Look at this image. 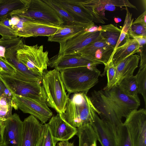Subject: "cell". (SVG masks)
<instances>
[{"label": "cell", "mask_w": 146, "mask_h": 146, "mask_svg": "<svg viewBox=\"0 0 146 146\" xmlns=\"http://www.w3.org/2000/svg\"><path fill=\"white\" fill-rule=\"evenodd\" d=\"M140 58L139 55L133 54L119 62L115 66V75L113 81L110 86L104 87L103 90H108L117 86L124 78L133 76L134 71L138 66Z\"/></svg>", "instance_id": "d6986e66"}, {"label": "cell", "mask_w": 146, "mask_h": 146, "mask_svg": "<svg viewBox=\"0 0 146 146\" xmlns=\"http://www.w3.org/2000/svg\"><path fill=\"white\" fill-rule=\"evenodd\" d=\"M106 72L107 77V84L105 87H107L111 84L113 81L115 75L116 68L112 61H111L104 68V70L103 74H101V76L104 75Z\"/></svg>", "instance_id": "8d00e7d4"}, {"label": "cell", "mask_w": 146, "mask_h": 146, "mask_svg": "<svg viewBox=\"0 0 146 146\" xmlns=\"http://www.w3.org/2000/svg\"><path fill=\"white\" fill-rule=\"evenodd\" d=\"M100 64H103L77 53L59 57L55 56L49 59L48 66L60 71L76 67L96 66Z\"/></svg>", "instance_id": "8fae6325"}, {"label": "cell", "mask_w": 146, "mask_h": 146, "mask_svg": "<svg viewBox=\"0 0 146 146\" xmlns=\"http://www.w3.org/2000/svg\"><path fill=\"white\" fill-rule=\"evenodd\" d=\"M137 42L141 47L146 44V37L139 36L134 38Z\"/></svg>", "instance_id": "b9f144b4"}, {"label": "cell", "mask_w": 146, "mask_h": 146, "mask_svg": "<svg viewBox=\"0 0 146 146\" xmlns=\"http://www.w3.org/2000/svg\"><path fill=\"white\" fill-rule=\"evenodd\" d=\"M100 35L110 45L115 48L120 35L121 30L110 24L101 26Z\"/></svg>", "instance_id": "4316f807"}, {"label": "cell", "mask_w": 146, "mask_h": 146, "mask_svg": "<svg viewBox=\"0 0 146 146\" xmlns=\"http://www.w3.org/2000/svg\"><path fill=\"white\" fill-rule=\"evenodd\" d=\"M95 25L93 22L86 23L74 22L62 25L59 26V28L54 35L48 37V41L61 44Z\"/></svg>", "instance_id": "9a60e30c"}, {"label": "cell", "mask_w": 146, "mask_h": 146, "mask_svg": "<svg viewBox=\"0 0 146 146\" xmlns=\"http://www.w3.org/2000/svg\"><path fill=\"white\" fill-rule=\"evenodd\" d=\"M59 71L65 89L69 94H87L98 83L102 74L96 66L76 67Z\"/></svg>", "instance_id": "7a4b0ae2"}, {"label": "cell", "mask_w": 146, "mask_h": 146, "mask_svg": "<svg viewBox=\"0 0 146 146\" xmlns=\"http://www.w3.org/2000/svg\"><path fill=\"white\" fill-rule=\"evenodd\" d=\"M19 13L29 20L56 26L62 25L64 23L54 10L43 0H30L27 10Z\"/></svg>", "instance_id": "52a82bcc"}, {"label": "cell", "mask_w": 146, "mask_h": 146, "mask_svg": "<svg viewBox=\"0 0 146 146\" xmlns=\"http://www.w3.org/2000/svg\"><path fill=\"white\" fill-rule=\"evenodd\" d=\"M42 82L47 105L58 113H64L69 98L66 94L60 72L54 69L45 70L42 74Z\"/></svg>", "instance_id": "3957f363"}, {"label": "cell", "mask_w": 146, "mask_h": 146, "mask_svg": "<svg viewBox=\"0 0 146 146\" xmlns=\"http://www.w3.org/2000/svg\"><path fill=\"white\" fill-rule=\"evenodd\" d=\"M57 142L53 137L47 124H42L36 146H56Z\"/></svg>", "instance_id": "f546056e"}, {"label": "cell", "mask_w": 146, "mask_h": 146, "mask_svg": "<svg viewBox=\"0 0 146 146\" xmlns=\"http://www.w3.org/2000/svg\"><path fill=\"white\" fill-rule=\"evenodd\" d=\"M79 146H97V137L90 124L77 128Z\"/></svg>", "instance_id": "d4e9b609"}, {"label": "cell", "mask_w": 146, "mask_h": 146, "mask_svg": "<svg viewBox=\"0 0 146 146\" xmlns=\"http://www.w3.org/2000/svg\"><path fill=\"white\" fill-rule=\"evenodd\" d=\"M117 146H132L127 127L123 123L117 133Z\"/></svg>", "instance_id": "d6a6232c"}, {"label": "cell", "mask_w": 146, "mask_h": 146, "mask_svg": "<svg viewBox=\"0 0 146 146\" xmlns=\"http://www.w3.org/2000/svg\"><path fill=\"white\" fill-rule=\"evenodd\" d=\"M125 9L126 10V15L123 26L121 30V32H124L127 35L131 27L133 19H132V14L129 12L127 7H125Z\"/></svg>", "instance_id": "74e56055"}, {"label": "cell", "mask_w": 146, "mask_h": 146, "mask_svg": "<svg viewBox=\"0 0 146 146\" xmlns=\"http://www.w3.org/2000/svg\"><path fill=\"white\" fill-rule=\"evenodd\" d=\"M138 86V93L141 94L146 106V68L139 70L135 75Z\"/></svg>", "instance_id": "836d02e7"}, {"label": "cell", "mask_w": 146, "mask_h": 146, "mask_svg": "<svg viewBox=\"0 0 146 146\" xmlns=\"http://www.w3.org/2000/svg\"><path fill=\"white\" fill-rule=\"evenodd\" d=\"M56 146H74V142H69L68 141H60Z\"/></svg>", "instance_id": "ee69618b"}, {"label": "cell", "mask_w": 146, "mask_h": 146, "mask_svg": "<svg viewBox=\"0 0 146 146\" xmlns=\"http://www.w3.org/2000/svg\"><path fill=\"white\" fill-rule=\"evenodd\" d=\"M139 36L146 37V25L140 23H132L126 38H134Z\"/></svg>", "instance_id": "d590c367"}, {"label": "cell", "mask_w": 146, "mask_h": 146, "mask_svg": "<svg viewBox=\"0 0 146 146\" xmlns=\"http://www.w3.org/2000/svg\"><path fill=\"white\" fill-rule=\"evenodd\" d=\"M87 94L74 93L69 98L64 112L60 114L62 119L72 127L78 128L91 124L94 121L96 114H100Z\"/></svg>", "instance_id": "6da1fadb"}, {"label": "cell", "mask_w": 146, "mask_h": 146, "mask_svg": "<svg viewBox=\"0 0 146 146\" xmlns=\"http://www.w3.org/2000/svg\"><path fill=\"white\" fill-rule=\"evenodd\" d=\"M82 4L92 15L93 22L104 24V19L108 20L105 17L103 0H82Z\"/></svg>", "instance_id": "cb8c5ba5"}, {"label": "cell", "mask_w": 146, "mask_h": 146, "mask_svg": "<svg viewBox=\"0 0 146 146\" xmlns=\"http://www.w3.org/2000/svg\"><path fill=\"white\" fill-rule=\"evenodd\" d=\"M3 122V146H21L23 123L19 115L15 113Z\"/></svg>", "instance_id": "7c38bea8"}, {"label": "cell", "mask_w": 146, "mask_h": 146, "mask_svg": "<svg viewBox=\"0 0 146 146\" xmlns=\"http://www.w3.org/2000/svg\"><path fill=\"white\" fill-rule=\"evenodd\" d=\"M16 74L15 66L6 59L0 57V75L14 76Z\"/></svg>", "instance_id": "e575fe53"}, {"label": "cell", "mask_w": 146, "mask_h": 146, "mask_svg": "<svg viewBox=\"0 0 146 146\" xmlns=\"http://www.w3.org/2000/svg\"><path fill=\"white\" fill-rule=\"evenodd\" d=\"M6 87L0 80V97L3 94Z\"/></svg>", "instance_id": "f6af8a7d"}, {"label": "cell", "mask_w": 146, "mask_h": 146, "mask_svg": "<svg viewBox=\"0 0 146 146\" xmlns=\"http://www.w3.org/2000/svg\"></svg>", "instance_id": "c3c4849f"}, {"label": "cell", "mask_w": 146, "mask_h": 146, "mask_svg": "<svg viewBox=\"0 0 146 146\" xmlns=\"http://www.w3.org/2000/svg\"><path fill=\"white\" fill-rule=\"evenodd\" d=\"M18 108L25 113L30 114L42 123H45L52 116L46 102L12 94Z\"/></svg>", "instance_id": "9c48e42d"}, {"label": "cell", "mask_w": 146, "mask_h": 146, "mask_svg": "<svg viewBox=\"0 0 146 146\" xmlns=\"http://www.w3.org/2000/svg\"><path fill=\"white\" fill-rule=\"evenodd\" d=\"M0 80L12 94L46 103V95L41 83L25 81L13 76L1 75Z\"/></svg>", "instance_id": "8992f818"}, {"label": "cell", "mask_w": 146, "mask_h": 146, "mask_svg": "<svg viewBox=\"0 0 146 146\" xmlns=\"http://www.w3.org/2000/svg\"><path fill=\"white\" fill-rule=\"evenodd\" d=\"M102 146H117V133L110 124L102 120L96 113L90 124Z\"/></svg>", "instance_id": "e0dca14e"}, {"label": "cell", "mask_w": 146, "mask_h": 146, "mask_svg": "<svg viewBox=\"0 0 146 146\" xmlns=\"http://www.w3.org/2000/svg\"><path fill=\"white\" fill-rule=\"evenodd\" d=\"M71 16L76 22L86 23L93 22L90 12L82 4V0H56Z\"/></svg>", "instance_id": "ac0fdd59"}, {"label": "cell", "mask_w": 146, "mask_h": 146, "mask_svg": "<svg viewBox=\"0 0 146 146\" xmlns=\"http://www.w3.org/2000/svg\"><path fill=\"white\" fill-rule=\"evenodd\" d=\"M140 58L139 70H142L146 68V48H144L143 46L140 48V50L139 52Z\"/></svg>", "instance_id": "f35d334b"}, {"label": "cell", "mask_w": 146, "mask_h": 146, "mask_svg": "<svg viewBox=\"0 0 146 146\" xmlns=\"http://www.w3.org/2000/svg\"><path fill=\"white\" fill-rule=\"evenodd\" d=\"M90 98L94 106L99 112L101 119L110 124L117 133L123 123L122 117L125 118L123 113L104 94L102 90L94 91Z\"/></svg>", "instance_id": "277c9868"}, {"label": "cell", "mask_w": 146, "mask_h": 146, "mask_svg": "<svg viewBox=\"0 0 146 146\" xmlns=\"http://www.w3.org/2000/svg\"><path fill=\"white\" fill-rule=\"evenodd\" d=\"M3 94L0 96V120L5 121L12 115V98Z\"/></svg>", "instance_id": "f1b7e54d"}, {"label": "cell", "mask_w": 146, "mask_h": 146, "mask_svg": "<svg viewBox=\"0 0 146 146\" xmlns=\"http://www.w3.org/2000/svg\"><path fill=\"white\" fill-rule=\"evenodd\" d=\"M30 0H0V20L18 11H26Z\"/></svg>", "instance_id": "603a6c76"}, {"label": "cell", "mask_w": 146, "mask_h": 146, "mask_svg": "<svg viewBox=\"0 0 146 146\" xmlns=\"http://www.w3.org/2000/svg\"><path fill=\"white\" fill-rule=\"evenodd\" d=\"M0 35L3 39L13 38L18 37L12 28L9 16L0 20Z\"/></svg>", "instance_id": "4dcf8cb0"}, {"label": "cell", "mask_w": 146, "mask_h": 146, "mask_svg": "<svg viewBox=\"0 0 146 146\" xmlns=\"http://www.w3.org/2000/svg\"></svg>", "instance_id": "7dc6e473"}, {"label": "cell", "mask_w": 146, "mask_h": 146, "mask_svg": "<svg viewBox=\"0 0 146 146\" xmlns=\"http://www.w3.org/2000/svg\"><path fill=\"white\" fill-rule=\"evenodd\" d=\"M23 123L21 146H36L40 136L42 124L31 115L24 119Z\"/></svg>", "instance_id": "ffe728a7"}, {"label": "cell", "mask_w": 146, "mask_h": 146, "mask_svg": "<svg viewBox=\"0 0 146 146\" xmlns=\"http://www.w3.org/2000/svg\"><path fill=\"white\" fill-rule=\"evenodd\" d=\"M3 121H0V146H3Z\"/></svg>", "instance_id": "7bdbcfd3"}, {"label": "cell", "mask_w": 146, "mask_h": 146, "mask_svg": "<svg viewBox=\"0 0 146 146\" xmlns=\"http://www.w3.org/2000/svg\"><path fill=\"white\" fill-rule=\"evenodd\" d=\"M103 2L105 10L112 11L115 10L116 7L113 3V0H103Z\"/></svg>", "instance_id": "ab89813d"}, {"label": "cell", "mask_w": 146, "mask_h": 146, "mask_svg": "<svg viewBox=\"0 0 146 146\" xmlns=\"http://www.w3.org/2000/svg\"><path fill=\"white\" fill-rule=\"evenodd\" d=\"M87 30L66 42L60 44L59 51L56 56L59 57L78 53L100 36L99 31L89 32Z\"/></svg>", "instance_id": "4fadbf2b"}, {"label": "cell", "mask_w": 146, "mask_h": 146, "mask_svg": "<svg viewBox=\"0 0 146 146\" xmlns=\"http://www.w3.org/2000/svg\"><path fill=\"white\" fill-rule=\"evenodd\" d=\"M125 41L119 46L113 53L112 61L115 67L124 59L139 52L141 47L134 38H126Z\"/></svg>", "instance_id": "7402d4cb"}, {"label": "cell", "mask_w": 146, "mask_h": 146, "mask_svg": "<svg viewBox=\"0 0 146 146\" xmlns=\"http://www.w3.org/2000/svg\"><path fill=\"white\" fill-rule=\"evenodd\" d=\"M146 11L145 10L132 23H140L146 25Z\"/></svg>", "instance_id": "60d3db41"}, {"label": "cell", "mask_w": 146, "mask_h": 146, "mask_svg": "<svg viewBox=\"0 0 146 146\" xmlns=\"http://www.w3.org/2000/svg\"><path fill=\"white\" fill-rule=\"evenodd\" d=\"M59 27L44 24L33 20L24 22L21 29L15 32L18 37L28 38L38 36H49L54 35Z\"/></svg>", "instance_id": "5bb4252c"}, {"label": "cell", "mask_w": 146, "mask_h": 146, "mask_svg": "<svg viewBox=\"0 0 146 146\" xmlns=\"http://www.w3.org/2000/svg\"><path fill=\"white\" fill-rule=\"evenodd\" d=\"M47 124L53 137L57 141H68L78 132L77 128L64 121L58 113L52 116Z\"/></svg>", "instance_id": "2e32d148"}, {"label": "cell", "mask_w": 146, "mask_h": 146, "mask_svg": "<svg viewBox=\"0 0 146 146\" xmlns=\"http://www.w3.org/2000/svg\"><path fill=\"white\" fill-rule=\"evenodd\" d=\"M127 127L132 146H146V110H135L126 118Z\"/></svg>", "instance_id": "ba28073f"}, {"label": "cell", "mask_w": 146, "mask_h": 146, "mask_svg": "<svg viewBox=\"0 0 146 146\" xmlns=\"http://www.w3.org/2000/svg\"><path fill=\"white\" fill-rule=\"evenodd\" d=\"M16 53L15 52L9 54L5 58L16 69V74L14 77L25 81L41 83L42 80V74L35 72L28 69L18 60Z\"/></svg>", "instance_id": "44dd1931"}, {"label": "cell", "mask_w": 146, "mask_h": 146, "mask_svg": "<svg viewBox=\"0 0 146 146\" xmlns=\"http://www.w3.org/2000/svg\"><path fill=\"white\" fill-rule=\"evenodd\" d=\"M114 48L109 44L100 35L78 53L82 55L100 62L105 67L112 61Z\"/></svg>", "instance_id": "30bf717a"}, {"label": "cell", "mask_w": 146, "mask_h": 146, "mask_svg": "<svg viewBox=\"0 0 146 146\" xmlns=\"http://www.w3.org/2000/svg\"><path fill=\"white\" fill-rule=\"evenodd\" d=\"M114 20L115 22L116 23H119L121 22L122 21L121 19L119 17H115Z\"/></svg>", "instance_id": "bcb514c9"}, {"label": "cell", "mask_w": 146, "mask_h": 146, "mask_svg": "<svg viewBox=\"0 0 146 146\" xmlns=\"http://www.w3.org/2000/svg\"><path fill=\"white\" fill-rule=\"evenodd\" d=\"M23 44L22 37L3 39L0 38V57L5 59L9 54L17 52Z\"/></svg>", "instance_id": "484cf974"}, {"label": "cell", "mask_w": 146, "mask_h": 146, "mask_svg": "<svg viewBox=\"0 0 146 146\" xmlns=\"http://www.w3.org/2000/svg\"><path fill=\"white\" fill-rule=\"evenodd\" d=\"M48 52L44 51L43 45L29 46L23 44L18 49V60L31 71L42 74L47 69L49 59Z\"/></svg>", "instance_id": "5b68a950"}, {"label": "cell", "mask_w": 146, "mask_h": 146, "mask_svg": "<svg viewBox=\"0 0 146 146\" xmlns=\"http://www.w3.org/2000/svg\"><path fill=\"white\" fill-rule=\"evenodd\" d=\"M117 86L126 95L132 97L138 96V86L135 75L124 78Z\"/></svg>", "instance_id": "83f0119b"}, {"label": "cell", "mask_w": 146, "mask_h": 146, "mask_svg": "<svg viewBox=\"0 0 146 146\" xmlns=\"http://www.w3.org/2000/svg\"><path fill=\"white\" fill-rule=\"evenodd\" d=\"M43 1L54 10L58 15L64 22L66 21L68 23L76 22L71 16L56 0Z\"/></svg>", "instance_id": "1f68e13d"}]
</instances>
